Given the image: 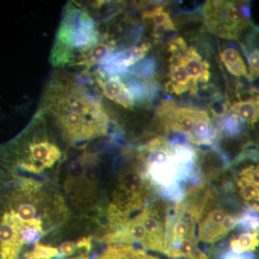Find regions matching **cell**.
<instances>
[{
  "instance_id": "cell-1",
  "label": "cell",
  "mask_w": 259,
  "mask_h": 259,
  "mask_svg": "<svg viewBox=\"0 0 259 259\" xmlns=\"http://www.w3.org/2000/svg\"><path fill=\"white\" fill-rule=\"evenodd\" d=\"M72 215L55 182L0 170V259H20L47 237L61 236Z\"/></svg>"
},
{
  "instance_id": "cell-2",
  "label": "cell",
  "mask_w": 259,
  "mask_h": 259,
  "mask_svg": "<svg viewBox=\"0 0 259 259\" xmlns=\"http://www.w3.org/2000/svg\"><path fill=\"white\" fill-rule=\"evenodd\" d=\"M69 148L51 116L40 109L18 136L0 144V170L45 179L59 186Z\"/></svg>"
},
{
  "instance_id": "cell-3",
  "label": "cell",
  "mask_w": 259,
  "mask_h": 259,
  "mask_svg": "<svg viewBox=\"0 0 259 259\" xmlns=\"http://www.w3.org/2000/svg\"><path fill=\"white\" fill-rule=\"evenodd\" d=\"M101 154L99 150L87 149L76 157L68 158L59 180L61 192L72 212L90 217V221L94 214L93 222L106 199Z\"/></svg>"
},
{
  "instance_id": "cell-4",
  "label": "cell",
  "mask_w": 259,
  "mask_h": 259,
  "mask_svg": "<svg viewBox=\"0 0 259 259\" xmlns=\"http://www.w3.org/2000/svg\"><path fill=\"white\" fill-rule=\"evenodd\" d=\"M172 204L166 199H153L126 222L102 233L97 241L104 244H137L146 250L163 253L166 221Z\"/></svg>"
},
{
  "instance_id": "cell-5",
  "label": "cell",
  "mask_w": 259,
  "mask_h": 259,
  "mask_svg": "<svg viewBox=\"0 0 259 259\" xmlns=\"http://www.w3.org/2000/svg\"><path fill=\"white\" fill-rule=\"evenodd\" d=\"M99 37L91 15L69 3L65 7L51 51V64L57 67L69 64L81 66L88 51L99 42Z\"/></svg>"
},
{
  "instance_id": "cell-6",
  "label": "cell",
  "mask_w": 259,
  "mask_h": 259,
  "mask_svg": "<svg viewBox=\"0 0 259 259\" xmlns=\"http://www.w3.org/2000/svg\"><path fill=\"white\" fill-rule=\"evenodd\" d=\"M196 224L181 202L175 203L166 221L163 254L173 259H190L201 250Z\"/></svg>"
},
{
  "instance_id": "cell-7",
  "label": "cell",
  "mask_w": 259,
  "mask_h": 259,
  "mask_svg": "<svg viewBox=\"0 0 259 259\" xmlns=\"http://www.w3.org/2000/svg\"><path fill=\"white\" fill-rule=\"evenodd\" d=\"M238 220L239 217L225 209L215 192L206 204L197 222V241L207 244L216 243L236 228Z\"/></svg>"
},
{
  "instance_id": "cell-8",
  "label": "cell",
  "mask_w": 259,
  "mask_h": 259,
  "mask_svg": "<svg viewBox=\"0 0 259 259\" xmlns=\"http://www.w3.org/2000/svg\"><path fill=\"white\" fill-rule=\"evenodd\" d=\"M150 49V44H144L140 47H133L107 56L101 63V70L98 74L102 76H117L125 72L127 68L142 59Z\"/></svg>"
},
{
  "instance_id": "cell-9",
  "label": "cell",
  "mask_w": 259,
  "mask_h": 259,
  "mask_svg": "<svg viewBox=\"0 0 259 259\" xmlns=\"http://www.w3.org/2000/svg\"><path fill=\"white\" fill-rule=\"evenodd\" d=\"M170 60L180 63L185 66L194 84L197 85L199 81L204 83L208 81L210 76L209 64L207 61L202 60V58L194 48H187L172 54Z\"/></svg>"
},
{
  "instance_id": "cell-10",
  "label": "cell",
  "mask_w": 259,
  "mask_h": 259,
  "mask_svg": "<svg viewBox=\"0 0 259 259\" xmlns=\"http://www.w3.org/2000/svg\"><path fill=\"white\" fill-rule=\"evenodd\" d=\"M95 79L102 93L109 100H112L125 108H132L134 100L125 83L119 76H110L107 79L95 74Z\"/></svg>"
},
{
  "instance_id": "cell-11",
  "label": "cell",
  "mask_w": 259,
  "mask_h": 259,
  "mask_svg": "<svg viewBox=\"0 0 259 259\" xmlns=\"http://www.w3.org/2000/svg\"><path fill=\"white\" fill-rule=\"evenodd\" d=\"M97 259H160L132 244L108 245Z\"/></svg>"
},
{
  "instance_id": "cell-12",
  "label": "cell",
  "mask_w": 259,
  "mask_h": 259,
  "mask_svg": "<svg viewBox=\"0 0 259 259\" xmlns=\"http://www.w3.org/2000/svg\"><path fill=\"white\" fill-rule=\"evenodd\" d=\"M258 245L259 231L245 232L231 239L228 245V250L235 253H250Z\"/></svg>"
},
{
  "instance_id": "cell-13",
  "label": "cell",
  "mask_w": 259,
  "mask_h": 259,
  "mask_svg": "<svg viewBox=\"0 0 259 259\" xmlns=\"http://www.w3.org/2000/svg\"><path fill=\"white\" fill-rule=\"evenodd\" d=\"M231 111L238 116L242 122L253 125L259 118V100L235 102L231 105Z\"/></svg>"
},
{
  "instance_id": "cell-14",
  "label": "cell",
  "mask_w": 259,
  "mask_h": 259,
  "mask_svg": "<svg viewBox=\"0 0 259 259\" xmlns=\"http://www.w3.org/2000/svg\"><path fill=\"white\" fill-rule=\"evenodd\" d=\"M112 50V48L110 44H105L103 41L97 42L96 45L94 46L88 51L81 66H85L88 68L94 67L95 65L105 60L110 55Z\"/></svg>"
},
{
  "instance_id": "cell-15",
  "label": "cell",
  "mask_w": 259,
  "mask_h": 259,
  "mask_svg": "<svg viewBox=\"0 0 259 259\" xmlns=\"http://www.w3.org/2000/svg\"><path fill=\"white\" fill-rule=\"evenodd\" d=\"M144 18L150 19L154 23L155 26L161 28L167 31L176 30L169 15L163 7L156 8L151 11L146 12L144 14Z\"/></svg>"
},
{
  "instance_id": "cell-16",
  "label": "cell",
  "mask_w": 259,
  "mask_h": 259,
  "mask_svg": "<svg viewBox=\"0 0 259 259\" xmlns=\"http://www.w3.org/2000/svg\"><path fill=\"white\" fill-rule=\"evenodd\" d=\"M219 125L223 134L227 137H237L243 131L241 119L233 113L223 117L220 121Z\"/></svg>"
},
{
  "instance_id": "cell-17",
  "label": "cell",
  "mask_w": 259,
  "mask_h": 259,
  "mask_svg": "<svg viewBox=\"0 0 259 259\" xmlns=\"http://www.w3.org/2000/svg\"><path fill=\"white\" fill-rule=\"evenodd\" d=\"M236 227L245 232L259 231V214L255 211H246L241 214Z\"/></svg>"
},
{
  "instance_id": "cell-18",
  "label": "cell",
  "mask_w": 259,
  "mask_h": 259,
  "mask_svg": "<svg viewBox=\"0 0 259 259\" xmlns=\"http://www.w3.org/2000/svg\"><path fill=\"white\" fill-rule=\"evenodd\" d=\"M238 177L259 186V165H250L238 173Z\"/></svg>"
},
{
  "instance_id": "cell-19",
  "label": "cell",
  "mask_w": 259,
  "mask_h": 259,
  "mask_svg": "<svg viewBox=\"0 0 259 259\" xmlns=\"http://www.w3.org/2000/svg\"><path fill=\"white\" fill-rule=\"evenodd\" d=\"M134 74L141 76H151L155 72V63L151 59L143 61L139 63L137 66H135L134 69L130 70Z\"/></svg>"
},
{
  "instance_id": "cell-20",
  "label": "cell",
  "mask_w": 259,
  "mask_h": 259,
  "mask_svg": "<svg viewBox=\"0 0 259 259\" xmlns=\"http://www.w3.org/2000/svg\"><path fill=\"white\" fill-rule=\"evenodd\" d=\"M227 70L231 74L236 76H245V77L250 78V76L248 74L246 66H245L244 61L243 59H240L233 64H225Z\"/></svg>"
},
{
  "instance_id": "cell-21",
  "label": "cell",
  "mask_w": 259,
  "mask_h": 259,
  "mask_svg": "<svg viewBox=\"0 0 259 259\" xmlns=\"http://www.w3.org/2000/svg\"><path fill=\"white\" fill-rule=\"evenodd\" d=\"M215 259H255L251 253H235L231 250L214 253Z\"/></svg>"
},
{
  "instance_id": "cell-22",
  "label": "cell",
  "mask_w": 259,
  "mask_h": 259,
  "mask_svg": "<svg viewBox=\"0 0 259 259\" xmlns=\"http://www.w3.org/2000/svg\"><path fill=\"white\" fill-rule=\"evenodd\" d=\"M221 59L224 64H229L236 62V61L242 59V57L238 51L232 49V48H229V49H225L221 53Z\"/></svg>"
},
{
  "instance_id": "cell-23",
  "label": "cell",
  "mask_w": 259,
  "mask_h": 259,
  "mask_svg": "<svg viewBox=\"0 0 259 259\" xmlns=\"http://www.w3.org/2000/svg\"><path fill=\"white\" fill-rule=\"evenodd\" d=\"M250 72L254 76H259V50L255 49L247 56Z\"/></svg>"
},
{
  "instance_id": "cell-24",
  "label": "cell",
  "mask_w": 259,
  "mask_h": 259,
  "mask_svg": "<svg viewBox=\"0 0 259 259\" xmlns=\"http://www.w3.org/2000/svg\"><path fill=\"white\" fill-rule=\"evenodd\" d=\"M211 111L213 115L218 117H223L226 115L227 108L226 101L222 99H217L211 103Z\"/></svg>"
},
{
  "instance_id": "cell-25",
  "label": "cell",
  "mask_w": 259,
  "mask_h": 259,
  "mask_svg": "<svg viewBox=\"0 0 259 259\" xmlns=\"http://www.w3.org/2000/svg\"><path fill=\"white\" fill-rule=\"evenodd\" d=\"M241 10L243 17L248 20L250 18V15H251L249 6L247 4H241Z\"/></svg>"
}]
</instances>
